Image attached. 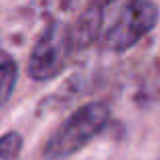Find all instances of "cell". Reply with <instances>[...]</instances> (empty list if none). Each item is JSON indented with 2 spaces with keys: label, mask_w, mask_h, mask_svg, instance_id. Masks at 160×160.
I'll use <instances>...</instances> for the list:
<instances>
[{
  "label": "cell",
  "mask_w": 160,
  "mask_h": 160,
  "mask_svg": "<svg viewBox=\"0 0 160 160\" xmlns=\"http://www.w3.org/2000/svg\"><path fill=\"white\" fill-rule=\"evenodd\" d=\"M77 47L75 31L69 24L53 20L37 39L28 57V75L35 81L53 79L65 69L73 49Z\"/></svg>",
  "instance_id": "3"
},
{
  "label": "cell",
  "mask_w": 160,
  "mask_h": 160,
  "mask_svg": "<svg viewBox=\"0 0 160 160\" xmlns=\"http://www.w3.org/2000/svg\"><path fill=\"white\" fill-rule=\"evenodd\" d=\"M109 122V106L106 102H91L75 109L45 144V158L63 160L89 144Z\"/></svg>",
  "instance_id": "2"
},
{
  "label": "cell",
  "mask_w": 160,
  "mask_h": 160,
  "mask_svg": "<svg viewBox=\"0 0 160 160\" xmlns=\"http://www.w3.org/2000/svg\"><path fill=\"white\" fill-rule=\"evenodd\" d=\"M22 150V136L14 130L0 136V160H16Z\"/></svg>",
  "instance_id": "5"
},
{
  "label": "cell",
  "mask_w": 160,
  "mask_h": 160,
  "mask_svg": "<svg viewBox=\"0 0 160 160\" xmlns=\"http://www.w3.org/2000/svg\"><path fill=\"white\" fill-rule=\"evenodd\" d=\"M158 22L154 0H113L112 20L102 22V43L109 51L122 53L134 47Z\"/></svg>",
  "instance_id": "1"
},
{
  "label": "cell",
  "mask_w": 160,
  "mask_h": 160,
  "mask_svg": "<svg viewBox=\"0 0 160 160\" xmlns=\"http://www.w3.org/2000/svg\"><path fill=\"white\" fill-rule=\"evenodd\" d=\"M16 75H18V69H16V63L6 59V61L0 63V108L8 102V98L14 91V83H16Z\"/></svg>",
  "instance_id": "4"
}]
</instances>
